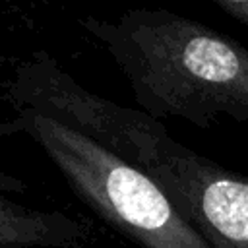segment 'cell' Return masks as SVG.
Instances as JSON below:
<instances>
[{"instance_id":"obj_4","label":"cell","mask_w":248,"mask_h":248,"mask_svg":"<svg viewBox=\"0 0 248 248\" xmlns=\"http://www.w3.org/2000/svg\"><path fill=\"white\" fill-rule=\"evenodd\" d=\"M93 229L62 211L21 205L0 192V248H87Z\"/></svg>"},{"instance_id":"obj_1","label":"cell","mask_w":248,"mask_h":248,"mask_svg":"<svg viewBox=\"0 0 248 248\" xmlns=\"http://www.w3.org/2000/svg\"><path fill=\"white\" fill-rule=\"evenodd\" d=\"M21 101L145 172L211 248H248L246 174L188 149L147 112L81 87L56 60L29 74Z\"/></svg>"},{"instance_id":"obj_2","label":"cell","mask_w":248,"mask_h":248,"mask_svg":"<svg viewBox=\"0 0 248 248\" xmlns=\"http://www.w3.org/2000/svg\"><path fill=\"white\" fill-rule=\"evenodd\" d=\"M128 79L143 112L209 128L219 116L248 122V48L169 10L136 8L116 19L83 17Z\"/></svg>"},{"instance_id":"obj_5","label":"cell","mask_w":248,"mask_h":248,"mask_svg":"<svg viewBox=\"0 0 248 248\" xmlns=\"http://www.w3.org/2000/svg\"><path fill=\"white\" fill-rule=\"evenodd\" d=\"M219 8H223L231 17L244 23L248 27V0H211Z\"/></svg>"},{"instance_id":"obj_6","label":"cell","mask_w":248,"mask_h":248,"mask_svg":"<svg viewBox=\"0 0 248 248\" xmlns=\"http://www.w3.org/2000/svg\"><path fill=\"white\" fill-rule=\"evenodd\" d=\"M25 190H27V184L21 178L10 174L8 170H4L0 167V192H4V194H23Z\"/></svg>"},{"instance_id":"obj_7","label":"cell","mask_w":248,"mask_h":248,"mask_svg":"<svg viewBox=\"0 0 248 248\" xmlns=\"http://www.w3.org/2000/svg\"><path fill=\"white\" fill-rule=\"evenodd\" d=\"M2 2H14V0H0V4H2Z\"/></svg>"},{"instance_id":"obj_3","label":"cell","mask_w":248,"mask_h":248,"mask_svg":"<svg viewBox=\"0 0 248 248\" xmlns=\"http://www.w3.org/2000/svg\"><path fill=\"white\" fill-rule=\"evenodd\" d=\"M0 138L29 136L54 163L74 194L140 248H211L145 172L93 140L31 108H14Z\"/></svg>"}]
</instances>
